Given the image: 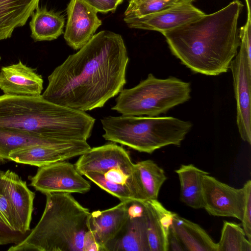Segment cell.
I'll return each mask as SVG.
<instances>
[{"label":"cell","instance_id":"6da1fadb","mask_svg":"<svg viewBox=\"0 0 251 251\" xmlns=\"http://www.w3.org/2000/svg\"><path fill=\"white\" fill-rule=\"evenodd\" d=\"M128 60L122 36L102 30L54 70L41 96L83 112L102 107L123 89Z\"/></svg>","mask_w":251,"mask_h":251},{"label":"cell","instance_id":"7a4b0ae2","mask_svg":"<svg viewBox=\"0 0 251 251\" xmlns=\"http://www.w3.org/2000/svg\"><path fill=\"white\" fill-rule=\"evenodd\" d=\"M243 7L234 0L217 12L161 33L172 54L190 70L218 75L228 71L238 53V22Z\"/></svg>","mask_w":251,"mask_h":251},{"label":"cell","instance_id":"3957f363","mask_svg":"<svg viewBox=\"0 0 251 251\" xmlns=\"http://www.w3.org/2000/svg\"><path fill=\"white\" fill-rule=\"evenodd\" d=\"M36 226L8 251H100L90 226V212L70 193L46 194Z\"/></svg>","mask_w":251,"mask_h":251},{"label":"cell","instance_id":"277c9868","mask_svg":"<svg viewBox=\"0 0 251 251\" xmlns=\"http://www.w3.org/2000/svg\"><path fill=\"white\" fill-rule=\"evenodd\" d=\"M95 119L85 112L38 96H0V128L17 129L62 140L86 141Z\"/></svg>","mask_w":251,"mask_h":251},{"label":"cell","instance_id":"5b68a950","mask_svg":"<svg viewBox=\"0 0 251 251\" xmlns=\"http://www.w3.org/2000/svg\"><path fill=\"white\" fill-rule=\"evenodd\" d=\"M100 121L106 140L148 153L169 145L180 146L193 126L190 121L171 116L122 115Z\"/></svg>","mask_w":251,"mask_h":251},{"label":"cell","instance_id":"8992f818","mask_svg":"<svg viewBox=\"0 0 251 251\" xmlns=\"http://www.w3.org/2000/svg\"><path fill=\"white\" fill-rule=\"evenodd\" d=\"M190 82L176 77L158 78L149 74L136 86L123 89L112 110L125 116H159L190 99Z\"/></svg>","mask_w":251,"mask_h":251},{"label":"cell","instance_id":"52a82bcc","mask_svg":"<svg viewBox=\"0 0 251 251\" xmlns=\"http://www.w3.org/2000/svg\"><path fill=\"white\" fill-rule=\"evenodd\" d=\"M239 51L229 69L237 103V125L241 139L251 144V16L239 29Z\"/></svg>","mask_w":251,"mask_h":251},{"label":"cell","instance_id":"ba28073f","mask_svg":"<svg viewBox=\"0 0 251 251\" xmlns=\"http://www.w3.org/2000/svg\"><path fill=\"white\" fill-rule=\"evenodd\" d=\"M30 181V186L45 195L55 192L84 194L91 189L90 182L75 165L65 161L38 167Z\"/></svg>","mask_w":251,"mask_h":251},{"label":"cell","instance_id":"9c48e42d","mask_svg":"<svg viewBox=\"0 0 251 251\" xmlns=\"http://www.w3.org/2000/svg\"><path fill=\"white\" fill-rule=\"evenodd\" d=\"M202 184L203 208L209 214L242 220L245 205L243 187H231L209 174L204 176Z\"/></svg>","mask_w":251,"mask_h":251},{"label":"cell","instance_id":"30bf717a","mask_svg":"<svg viewBox=\"0 0 251 251\" xmlns=\"http://www.w3.org/2000/svg\"><path fill=\"white\" fill-rule=\"evenodd\" d=\"M91 148L86 141L54 145H34L11 151L7 160L38 167L81 155Z\"/></svg>","mask_w":251,"mask_h":251},{"label":"cell","instance_id":"8fae6325","mask_svg":"<svg viewBox=\"0 0 251 251\" xmlns=\"http://www.w3.org/2000/svg\"><path fill=\"white\" fill-rule=\"evenodd\" d=\"M194 0H179L174 5L155 13L124 21L132 28L154 30L162 33L193 20L205 13L193 4Z\"/></svg>","mask_w":251,"mask_h":251},{"label":"cell","instance_id":"7c38bea8","mask_svg":"<svg viewBox=\"0 0 251 251\" xmlns=\"http://www.w3.org/2000/svg\"><path fill=\"white\" fill-rule=\"evenodd\" d=\"M64 38L74 50H79L95 35L102 22L98 12L82 0H71L67 7Z\"/></svg>","mask_w":251,"mask_h":251},{"label":"cell","instance_id":"4fadbf2b","mask_svg":"<svg viewBox=\"0 0 251 251\" xmlns=\"http://www.w3.org/2000/svg\"><path fill=\"white\" fill-rule=\"evenodd\" d=\"M128 217L118 234L104 251H150L145 208L136 201L129 202Z\"/></svg>","mask_w":251,"mask_h":251},{"label":"cell","instance_id":"5bb4252c","mask_svg":"<svg viewBox=\"0 0 251 251\" xmlns=\"http://www.w3.org/2000/svg\"><path fill=\"white\" fill-rule=\"evenodd\" d=\"M82 175L89 172L103 174L114 168L133 172L134 164L126 150L115 143L90 148L81 154L74 164Z\"/></svg>","mask_w":251,"mask_h":251},{"label":"cell","instance_id":"9a60e30c","mask_svg":"<svg viewBox=\"0 0 251 251\" xmlns=\"http://www.w3.org/2000/svg\"><path fill=\"white\" fill-rule=\"evenodd\" d=\"M2 181L15 216L18 231L27 235L30 231L33 201L35 194L27 187L26 181L15 172L2 171Z\"/></svg>","mask_w":251,"mask_h":251},{"label":"cell","instance_id":"2e32d148","mask_svg":"<svg viewBox=\"0 0 251 251\" xmlns=\"http://www.w3.org/2000/svg\"><path fill=\"white\" fill-rule=\"evenodd\" d=\"M43 89L41 76L21 61L0 69V89L4 95L38 96L41 95Z\"/></svg>","mask_w":251,"mask_h":251},{"label":"cell","instance_id":"e0dca14e","mask_svg":"<svg viewBox=\"0 0 251 251\" xmlns=\"http://www.w3.org/2000/svg\"><path fill=\"white\" fill-rule=\"evenodd\" d=\"M130 202L121 201L110 208L90 213L91 230L100 251H104L106 245L115 238L123 227L128 217Z\"/></svg>","mask_w":251,"mask_h":251},{"label":"cell","instance_id":"ac0fdd59","mask_svg":"<svg viewBox=\"0 0 251 251\" xmlns=\"http://www.w3.org/2000/svg\"><path fill=\"white\" fill-rule=\"evenodd\" d=\"M40 0H0V40L9 38L15 28L24 25Z\"/></svg>","mask_w":251,"mask_h":251},{"label":"cell","instance_id":"d6986e66","mask_svg":"<svg viewBox=\"0 0 251 251\" xmlns=\"http://www.w3.org/2000/svg\"><path fill=\"white\" fill-rule=\"evenodd\" d=\"M171 228L180 240L185 251H218L217 243L203 228L176 213Z\"/></svg>","mask_w":251,"mask_h":251},{"label":"cell","instance_id":"ffe728a7","mask_svg":"<svg viewBox=\"0 0 251 251\" xmlns=\"http://www.w3.org/2000/svg\"><path fill=\"white\" fill-rule=\"evenodd\" d=\"M175 172L180 182V201L192 208H203V178L209 173L193 164H182Z\"/></svg>","mask_w":251,"mask_h":251},{"label":"cell","instance_id":"44dd1931","mask_svg":"<svg viewBox=\"0 0 251 251\" xmlns=\"http://www.w3.org/2000/svg\"><path fill=\"white\" fill-rule=\"evenodd\" d=\"M73 141L49 138L24 130L0 128V162L7 160L9 152L19 148L34 145H60Z\"/></svg>","mask_w":251,"mask_h":251},{"label":"cell","instance_id":"7402d4cb","mask_svg":"<svg viewBox=\"0 0 251 251\" xmlns=\"http://www.w3.org/2000/svg\"><path fill=\"white\" fill-rule=\"evenodd\" d=\"M29 23L31 37L35 41H51L63 33L65 18L60 12L39 7Z\"/></svg>","mask_w":251,"mask_h":251},{"label":"cell","instance_id":"603a6c76","mask_svg":"<svg viewBox=\"0 0 251 251\" xmlns=\"http://www.w3.org/2000/svg\"><path fill=\"white\" fill-rule=\"evenodd\" d=\"M134 171L146 201L157 199L167 178L164 170L153 160L148 159L134 164Z\"/></svg>","mask_w":251,"mask_h":251},{"label":"cell","instance_id":"cb8c5ba5","mask_svg":"<svg viewBox=\"0 0 251 251\" xmlns=\"http://www.w3.org/2000/svg\"><path fill=\"white\" fill-rule=\"evenodd\" d=\"M218 251H251V242L246 237L241 226L224 221Z\"/></svg>","mask_w":251,"mask_h":251},{"label":"cell","instance_id":"d4e9b609","mask_svg":"<svg viewBox=\"0 0 251 251\" xmlns=\"http://www.w3.org/2000/svg\"><path fill=\"white\" fill-rule=\"evenodd\" d=\"M179 0H129L124 13V21L141 18L159 12L176 3Z\"/></svg>","mask_w":251,"mask_h":251},{"label":"cell","instance_id":"484cf974","mask_svg":"<svg viewBox=\"0 0 251 251\" xmlns=\"http://www.w3.org/2000/svg\"><path fill=\"white\" fill-rule=\"evenodd\" d=\"M142 203L145 208L150 251H168L153 208L148 200Z\"/></svg>","mask_w":251,"mask_h":251},{"label":"cell","instance_id":"4316f807","mask_svg":"<svg viewBox=\"0 0 251 251\" xmlns=\"http://www.w3.org/2000/svg\"><path fill=\"white\" fill-rule=\"evenodd\" d=\"M84 176L101 189L118 198L121 201H136L126 185L111 182L106 180L101 173L98 172H89L85 174Z\"/></svg>","mask_w":251,"mask_h":251},{"label":"cell","instance_id":"83f0119b","mask_svg":"<svg viewBox=\"0 0 251 251\" xmlns=\"http://www.w3.org/2000/svg\"><path fill=\"white\" fill-rule=\"evenodd\" d=\"M1 173L0 170V222L12 231L19 232L15 214L3 186Z\"/></svg>","mask_w":251,"mask_h":251},{"label":"cell","instance_id":"f1b7e54d","mask_svg":"<svg viewBox=\"0 0 251 251\" xmlns=\"http://www.w3.org/2000/svg\"><path fill=\"white\" fill-rule=\"evenodd\" d=\"M153 208L169 251L168 237L176 213L167 209L157 199L148 200Z\"/></svg>","mask_w":251,"mask_h":251},{"label":"cell","instance_id":"f546056e","mask_svg":"<svg viewBox=\"0 0 251 251\" xmlns=\"http://www.w3.org/2000/svg\"><path fill=\"white\" fill-rule=\"evenodd\" d=\"M245 191V205L242 220V228L248 239L251 242V180L243 185Z\"/></svg>","mask_w":251,"mask_h":251},{"label":"cell","instance_id":"4dcf8cb0","mask_svg":"<svg viewBox=\"0 0 251 251\" xmlns=\"http://www.w3.org/2000/svg\"><path fill=\"white\" fill-rule=\"evenodd\" d=\"M27 235L13 231L0 222V245L16 244L23 240Z\"/></svg>","mask_w":251,"mask_h":251},{"label":"cell","instance_id":"1f68e13d","mask_svg":"<svg viewBox=\"0 0 251 251\" xmlns=\"http://www.w3.org/2000/svg\"><path fill=\"white\" fill-rule=\"evenodd\" d=\"M98 12L106 13L114 12L123 0H82Z\"/></svg>","mask_w":251,"mask_h":251},{"label":"cell","instance_id":"d6a6232c","mask_svg":"<svg viewBox=\"0 0 251 251\" xmlns=\"http://www.w3.org/2000/svg\"><path fill=\"white\" fill-rule=\"evenodd\" d=\"M169 251H184L185 249L180 240L171 228L168 237Z\"/></svg>","mask_w":251,"mask_h":251},{"label":"cell","instance_id":"836d02e7","mask_svg":"<svg viewBox=\"0 0 251 251\" xmlns=\"http://www.w3.org/2000/svg\"><path fill=\"white\" fill-rule=\"evenodd\" d=\"M246 3L251 4V0H245Z\"/></svg>","mask_w":251,"mask_h":251},{"label":"cell","instance_id":"e575fe53","mask_svg":"<svg viewBox=\"0 0 251 251\" xmlns=\"http://www.w3.org/2000/svg\"></svg>","mask_w":251,"mask_h":251}]
</instances>
